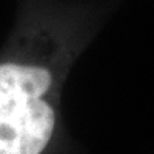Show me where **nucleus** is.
Returning a JSON list of instances; mask_svg holds the SVG:
<instances>
[{
    "label": "nucleus",
    "mask_w": 154,
    "mask_h": 154,
    "mask_svg": "<svg viewBox=\"0 0 154 154\" xmlns=\"http://www.w3.org/2000/svg\"><path fill=\"white\" fill-rule=\"evenodd\" d=\"M51 74L43 68L0 65V154H39L54 131L52 109L41 99Z\"/></svg>",
    "instance_id": "nucleus-1"
}]
</instances>
